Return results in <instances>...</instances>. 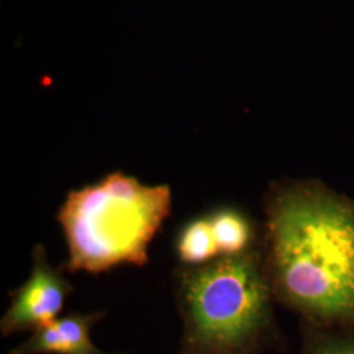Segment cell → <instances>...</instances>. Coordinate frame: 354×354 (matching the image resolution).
<instances>
[{
    "instance_id": "obj_1",
    "label": "cell",
    "mask_w": 354,
    "mask_h": 354,
    "mask_svg": "<svg viewBox=\"0 0 354 354\" xmlns=\"http://www.w3.org/2000/svg\"><path fill=\"white\" fill-rule=\"evenodd\" d=\"M259 248L276 302L301 320L354 329V201L319 181L279 180Z\"/></svg>"
},
{
    "instance_id": "obj_2",
    "label": "cell",
    "mask_w": 354,
    "mask_h": 354,
    "mask_svg": "<svg viewBox=\"0 0 354 354\" xmlns=\"http://www.w3.org/2000/svg\"><path fill=\"white\" fill-rule=\"evenodd\" d=\"M172 289L183 323L176 354L286 352L259 244L205 266H177Z\"/></svg>"
},
{
    "instance_id": "obj_3",
    "label": "cell",
    "mask_w": 354,
    "mask_h": 354,
    "mask_svg": "<svg viewBox=\"0 0 354 354\" xmlns=\"http://www.w3.org/2000/svg\"><path fill=\"white\" fill-rule=\"evenodd\" d=\"M171 212L168 184L146 185L122 171L68 190L57 213L66 272L97 276L117 266H149V247Z\"/></svg>"
},
{
    "instance_id": "obj_4",
    "label": "cell",
    "mask_w": 354,
    "mask_h": 354,
    "mask_svg": "<svg viewBox=\"0 0 354 354\" xmlns=\"http://www.w3.org/2000/svg\"><path fill=\"white\" fill-rule=\"evenodd\" d=\"M32 272L26 282L8 292L10 306L0 319V333L35 332L61 317L67 298L75 291L66 279L64 264L53 266L46 248L36 244L32 251Z\"/></svg>"
},
{
    "instance_id": "obj_5",
    "label": "cell",
    "mask_w": 354,
    "mask_h": 354,
    "mask_svg": "<svg viewBox=\"0 0 354 354\" xmlns=\"http://www.w3.org/2000/svg\"><path fill=\"white\" fill-rule=\"evenodd\" d=\"M105 317L106 311L64 314L32 332L29 339L8 354H129L108 353L95 345L92 329Z\"/></svg>"
},
{
    "instance_id": "obj_6",
    "label": "cell",
    "mask_w": 354,
    "mask_h": 354,
    "mask_svg": "<svg viewBox=\"0 0 354 354\" xmlns=\"http://www.w3.org/2000/svg\"><path fill=\"white\" fill-rule=\"evenodd\" d=\"M207 215L221 256H236L257 245L252 221L244 212L231 206H221Z\"/></svg>"
},
{
    "instance_id": "obj_7",
    "label": "cell",
    "mask_w": 354,
    "mask_h": 354,
    "mask_svg": "<svg viewBox=\"0 0 354 354\" xmlns=\"http://www.w3.org/2000/svg\"><path fill=\"white\" fill-rule=\"evenodd\" d=\"M175 253L178 266H200L221 257L209 215L194 216L177 231Z\"/></svg>"
},
{
    "instance_id": "obj_8",
    "label": "cell",
    "mask_w": 354,
    "mask_h": 354,
    "mask_svg": "<svg viewBox=\"0 0 354 354\" xmlns=\"http://www.w3.org/2000/svg\"><path fill=\"white\" fill-rule=\"evenodd\" d=\"M299 354H354V329L330 328L301 320Z\"/></svg>"
}]
</instances>
